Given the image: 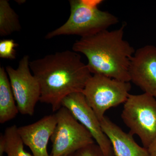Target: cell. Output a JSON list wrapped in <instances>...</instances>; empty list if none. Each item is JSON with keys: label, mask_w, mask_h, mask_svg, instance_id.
<instances>
[{"label": "cell", "mask_w": 156, "mask_h": 156, "mask_svg": "<svg viewBox=\"0 0 156 156\" xmlns=\"http://www.w3.org/2000/svg\"><path fill=\"white\" fill-rule=\"evenodd\" d=\"M30 67L38 82L40 101L50 105L53 111L62 107L65 98L82 92L92 73L80 55L66 50L49 54L30 62Z\"/></svg>", "instance_id": "1"}, {"label": "cell", "mask_w": 156, "mask_h": 156, "mask_svg": "<svg viewBox=\"0 0 156 156\" xmlns=\"http://www.w3.org/2000/svg\"><path fill=\"white\" fill-rule=\"evenodd\" d=\"M125 25L115 30L102 31L76 41L73 50L82 53L93 74L130 82L129 69L135 50L124 39Z\"/></svg>", "instance_id": "2"}, {"label": "cell", "mask_w": 156, "mask_h": 156, "mask_svg": "<svg viewBox=\"0 0 156 156\" xmlns=\"http://www.w3.org/2000/svg\"><path fill=\"white\" fill-rule=\"evenodd\" d=\"M101 0H70V14L67 21L47 34V39L60 35H76L81 37L90 36L106 30L117 24L119 19L108 11H101L98 6Z\"/></svg>", "instance_id": "3"}, {"label": "cell", "mask_w": 156, "mask_h": 156, "mask_svg": "<svg viewBox=\"0 0 156 156\" xmlns=\"http://www.w3.org/2000/svg\"><path fill=\"white\" fill-rule=\"evenodd\" d=\"M123 121L131 135L139 136L147 149L156 138V98L144 93L131 95L124 103Z\"/></svg>", "instance_id": "4"}, {"label": "cell", "mask_w": 156, "mask_h": 156, "mask_svg": "<svg viewBox=\"0 0 156 156\" xmlns=\"http://www.w3.org/2000/svg\"><path fill=\"white\" fill-rule=\"evenodd\" d=\"M131 88L130 82L93 74L82 93L100 122L108 110L126 102Z\"/></svg>", "instance_id": "5"}, {"label": "cell", "mask_w": 156, "mask_h": 156, "mask_svg": "<svg viewBox=\"0 0 156 156\" xmlns=\"http://www.w3.org/2000/svg\"><path fill=\"white\" fill-rule=\"evenodd\" d=\"M55 115L57 124L50 138L52 143L50 156L70 155L95 143L89 131L66 108L62 107Z\"/></svg>", "instance_id": "6"}, {"label": "cell", "mask_w": 156, "mask_h": 156, "mask_svg": "<svg viewBox=\"0 0 156 156\" xmlns=\"http://www.w3.org/2000/svg\"><path fill=\"white\" fill-rule=\"evenodd\" d=\"M29 57L25 55L19 61L17 69L5 68L19 112L32 116L35 107L41 96V87L31 73Z\"/></svg>", "instance_id": "7"}, {"label": "cell", "mask_w": 156, "mask_h": 156, "mask_svg": "<svg viewBox=\"0 0 156 156\" xmlns=\"http://www.w3.org/2000/svg\"><path fill=\"white\" fill-rule=\"evenodd\" d=\"M62 106L67 108L89 131L105 156H115L111 143L102 131L100 121L87 103L82 92H76L68 95L62 100Z\"/></svg>", "instance_id": "8"}, {"label": "cell", "mask_w": 156, "mask_h": 156, "mask_svg": "<svg viewBox=\"0 0 156 156\" xmlns=\"http://www.w3.org/2000/svg\"><path fill=\"white\" fill-rule=\"evenodd\" d=\"M129 75L130 82L156 98V47L146 45L135 51Z\"/></svg>", "instance_id": "9"}, {"label": "cell", "mask_w": 156, "mask_h": 156, "mask_svg": "<svg viewBox=\"0 0 156 156\" xmlns=\"http://www.w3.org/2000/svg\"><path fill=\"white\" fill-rule=\"evenodd\" d=\"M56 124V115H49L33 124L18 127L17 131L34 156H50L48 153V144Z\"/></svg>", "instance_id": "10"}, {"label": "cell", "mask_w": 156, "mask_h": 156, "mask_svg": "<svg viewBox=\"0 0 156 156\" xmlns=\"http://www.w3.org/2000/svg\"><path fill=\"white\" fill-rule=\"evenodd\" d=\"M102 131L112 147L115 156H149L147 149L141 147L133 135L126 133L108 118L105 116L100 121Z\"/></svg>", "instance_id": "11"}, {"label": "cell", "mask_w": 156, "mask_h": 156, "mask_svg": "<svg viewBox=\"0 0 156 156\" xmlns=\"http://www.w3.org/2000/svg\"><path fill=\"white\" fill-rule=\"evenodd\" d=\"M5 68L0 67V123L13 119L19 112Z\"/></svg>", "instance_id": "12"}, {"label": "cell", "mask_w": 156, "mask_h": 156, "mask_svg": "<svg viewBox=\"0 0 156 156\" xmlns=\"http://www.w3.org/2000/svg\"><path fill=\"white\" fill-rule=\"evenodd\" d=\"M21 27L19 17L7 0L0 1V36H7L19 31Z\"/></svg>", "instance_id": "13"}, {"label": "cell", "mask_w": 156, "mask_h": 156, "mask_svg": "<svg viewBox=\"0 0 156 156\" xmlns=\"http://www.w3.org/2000/svg\"><path fill=\"white\" fill-rule=\"evenodd\" d=\"M18 127L13 125L8 127L3 134L5 152L8 156H34L26 151L24 143L18 134Z\"/></svg>", "instance_id": "14"}, {"label": "cell", "mask_w": 156, "mask_h": 156, "mask_svg": "<svg viewBox=\"0 0 156 156\" xmlns=\"http://www.w3.org/2000/svg\"><path fill=\"white\" fill-rule=\"evenodd\" d=\"M12 39H5L0 41V57L5 59H15L16 51L15 48L18 46Z\"/></svg>", "instance_id": "15"}, {"label": "cell", "mask_w": 156, "mask_h": 156, "mask_svg": "<svg viewBox=\"0 0 156 156\" xmlns=\"http://www.w3.org/2000/svg\"><path fill=\"white\" fill-rule=\"evenodd\" d=\"M70 156H105L97 144L94 143L79 150Z\"/></svg>", "instance_id": "16"}, {"label": "cell", "mask_w": 156, "mask_h": 156, "mask_svg": "<svg viewBox=\"0 0 156 156\" xmlns=\"http://www.w3.org/2000/svg\"><path fill=\"white\" fill-rule=\"evenodd\" d=\"M147 149L149 156H156V138Z\"/></svg>", "instance_id": "17"}, {"label": "cell", "mask_w": 156, "mask_h": 156, "mask_svg": "<svg viewBox=\"0 0 156 156\" xmlns=\"http://www.w3.org/2000/svg\"><path fill=\"white\" fill-rule=\"evenodd\" d=\"M5 152V143L3 139V134L0 136V156H3Z\"/></svg>", "instance_id": "18"}, {"label": "cell", "mask_w": 156, "mask_h": 156, "mask_svg": "<svg viewBox=\"0 0 156 156\" xmlns=\"http://www.w3.org/2000/svg\"><path fill=\"white\" fill-rule=\"evenodd\" d=\"M70 156V155H67V156Z\"/></svg>", "instance_id": "19"}]
</instances>
